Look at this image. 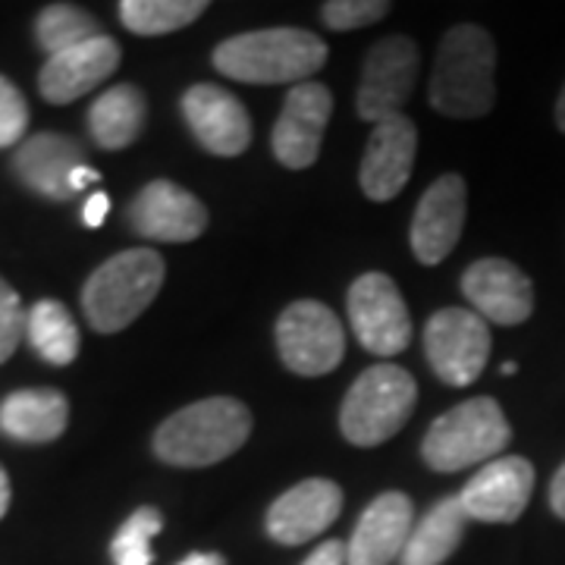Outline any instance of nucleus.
<instances>
[{"label":"nucleus","instance_id":"f257e3e1","mask_svg":"<svg viewBox=\"0 0 565 565\" xmlns=\"http://www.w3.org/2000/svg\"><path fill=\"white\" fill-rule=\"evenodd\" d=\"M497 102V44L481 25H456L440 41L427 104L456 120H478Z\"/></svg>","mask_w":565,"mask_h":565},{"label":"nucleus","instance_id":"f03ea898","mask_svg":"<svg viewBox=\"0 0 565 565\" xmlns=\"http://www.w3.org/2000/svg\"><path fill=\"white\" fill-rule=\"evenodd\" d=\"M327 63V44L305 29L243 32L214 47V66L248 85H302Z\"/></svg>","mask_w":565,"mask_h":565},{"label":"nucleus","instance_id":"7ed1b4c3","mask_svg":"<svg viewBox=\"0 0 565 565\" xmlns=\"http://www.w3.org/2000/svg\"><path fill=\"white\" fill-rule=\"evenodd\" d=\"M252 412L233 396H211L173 412L154 430V456L177 468H207L243 449Z\"/></svg>","mask_w":565,"mask_h":565},{"label":"nucleus","instance_id":"20e7f679","mask_svg":"<svg viewBox=\"0 0 565 565\" xmlns=\"http://www.w3.org/2000/svg\"><path fill=\"white\" fill-rule=\"evenodd\" d=\"M163 258L154 248H129L104 262L82 289V308L98 333H120L145 315L163 286Z\"/></svg>","mask_w":565,"mask_h":565},{"label":"nucleus","instance_id":"39448f33","mask_svg":"<svg viewBox=\"0 0 565 565\" xmlns=\"http://www.w3.org/2000/svg\"><path fill=\"white\" fill-rule=\"evenodd\" d=\"M512 440V427L503 408L490 396H475L449 408L427 427L422 440V459L434 471H462L471 465L500 459Z\"/></svg>","mask_w":565,"mask_h":565},{"label":"nucleus","instance_id":"423d86ee","mask_svg":"<svg viewBox=\"0 0 565 565\" xmlns=\"http://www.w3.org/2000/svg\"><path fill=\"white\" fill-rule=\"evenodd\" d=\"M418 403V384L399 364L367 367L345 393L340 430L352 446H381L393 440Z\"/></svg>","mask_w":565,"mask_h":565},{"label":"nucleus","instance_id":"0eeeda50","mask_svg":"<svg viewBox=\"0 0 565 565\" xmlns=\"http://www.w3.org/2000/svg\"><path fill=\"white\" fill-rule=\"evenodd\" d=\"M424 355L444 384H475L490 359V327L471 308H440L424 323Z\"/></svg>","mask_w":565,"mask_h":565},{"label":"nucleus","instance_id":"6e6552de","mask_svg":"<svg viewBox=\"0 0 565 565\" xmlns=\"http://www.w3.org/2000/svg\"><path fill=\"white\" fill-rule=\"evenodd\" d=\"M277 352L292 374H330L345 355L343 323L327 305L315 299L292 302L277 321Z\"/></svg>","mask_w":565,"mask_h":565},{"label":"nucleus","instance_id":"1a4fd4ad","mask_svg":"<svg viewBox=\"0 0 565 565\" xmlns=\"http://www.w3.org/2000/svg\"><path fill=\"white\" fill-rule=\"evenodd\" d=\"M349 323L355 340L377 359H393L412 343V318L399 286L381 270H367L349 289Z\"/></svg>","mask_w":565,"mask_h":565},{"label":"nucleus","instance_id":"9d476101","mask_svg":"<svg viewBox=\"0 0 565 565\" xmlns=\"http://www.w3.org/2000/svg\"><path fill=\"white\" fill-rule=\"evenodd\" d=\"M422 54L418 44L405 35L381 39L364 57L362 85H359V117L367 122H384L390 117H399L405 102L412 98V88L418 79Z\"/></svg>","mask_w":565,"mask_h":565},{"label":"nucleus","instance_id":"9b49d317","mask_svg":"<svg viewBox=\"0 0 565 565\" xmlns=\"http://www.w3.org/2000/svg\"><path fill=\"white\" fill-rule=\"evenodd\" d=\"M333 114V95L321 82H302L289 88L280 117L270 132L274 158L289 170H308L321 154L323 132Z\"/></svg>","mask_w":565,"mask_h":565},{"label":"nucleus","instance_id":"f8f14e48","mask_svg":"<svg viewBox=\"0 0 565 565\" xmlns=\"http://www.w3.org/2000/svg\"><path fill=\"white\" fill-rule=\"evenodd\" d=\"M534 493V465L522 456L487 462L459 493L465 515L487 525H512L522 519Z\"/></svg>","mask_w":565,"mask_h":565},{"label":"nucleus","instance_id":"ddd939ff","mask_svg":"<svg viewBox=\"0 0 565 565\" xmlns=\"http://www.w3.org/2000/svg\"><path fill=\"white\" fill-rule=\"evenodd\" d=\"M182 117L204 151L217 158H239L252 145V120L243 102L214 82H199L182 95Z\"/></svg>","mask_w":565,"mask_h":565},{"label":"nucleus","instance_id":"4468645a","mask_svg":"<svg viewBox=\"0 0 565 565\" xmlns=\"http://www.w3.org/2000/svg\"><path fill=\"white\" fill-rule=\"evenodd\" d=\"M468 214V189L459 173H444L424 189L412 217V252L427 267L440 264L459 245Z\"/></svg>","mask_w":565,"mask_h":565},{"label":"nucleus","instance_id":"2eb2a0df","mask_svg":"<svg viewBox=\"0 0 565 565\" xmlns=\"http://www.w3.org/2000/svg\"><path fill=\"white\" fill-rule=\"evenodd\" d=\"M129 226L141 239L192 243L207 230V207L177 182L154 180L129 204Z\"/></svg>","mask_w":565,"mask_h":565},{"label":"nucleus","instance_id":"dca6fc26","mask_svg":"<svg viewBox=\"0 0 565 565\" xmlns=\"http://www.w3.org/2000/svg\"><path fill=\"white\" fill-rule=\"evenodd\" d=\"M462 292L471 311L487 323L515 327L534 311V286L522 267L505 258H481L462 274Z\"/></svg>","mask_w":565,"mask_h":565},{"label":"nucleus","instance_id":"f3484780","mask_svg":"<svg viewBox=\"0 0 565 565\" xmlns=\"http://www.w3.org/2000/svg\"><path fill=\"white\" fill-rule=\"evenodd\" d=\"M343 512V490L327 478H308L267 509V534L270 541L286 546H299L315 541L327 527L333 525Z\"/></svg>","mask_w":565,"mask_h":565},{"label":"nucleus","instance_id":"a211bd4d","mask_svg":"<svg viewBox=\"0 0 565 565\" xmlns=\"http://www.w3.org/2000/svg\"><path fill=\"white\" fill-rule=\"evenodd\" d=\"M418 154V129L408 117H390L377 122L367 148H364L362 170V192L371 202H390L405 189V182L412 177Z\"/></svg>","mask_w":565,"mask_h":565},{"label":"nucleus","instance_id":"6ab92c4d","mask_svg":"<svg viewBox=\"0 0 565 565\" xmlns=\"http://www.w3.org/2000/svg\"><path fill=\"white\" fill-rule=\"evenodd\" d=\"M120 66V44L107 35L85 41L63 54L47 57L41 66L39 88L47 104H73L92 88H98Z\"/></svg>","mask_w":565,"mask_h":565},{"label":"nucleus","instance_id":"aec40b11","mask_svg":"<svg viewBox=\"0 0 565 565\" xmlns=\"http://www.w3.org/2000/svg\"><path fill=\"white\" fill-rule=\"evenodd\" d=\"M412 515L415 509L405 493H381L364 509L345 544V565H390L393 559H403V550L412 537Z\"/></svg>","mask_w":565,"mask_h":565},{"label":"nucleus","instance_id":"412c9836","mask_svg":"<svg viewBox=\"0 0 565 565\" xmlns=\"http://www.w3.org/2000/svg\"><path fill=\"white\" fill-rule=\"evenodd\" d=\"M79 167H85L82 145L61 132H39L22 141L13 154L17 180L51 202H70L76 195L73 177Z\"/></svg>","mask_w":565,"mask_h":565},{"label":"nucleus","instance_id":"4be33fe9","mask_svg":"<svg viewBox=\"0 0 565 565\" xmlns=\"http://www.w3.org/2000/svg\"><path fill=\"white\" fill-rule=\"evenodd\" d=\"M70 424V403L61 390H17L0 403V430L20 444H51Z\"/></svg>","mask_w":565,"mask_h":565},{"label":"nucleus","instance_id":"5701e85b","mask_svg":"<svg viewBox=\"0 0 565 565\" xmlns=\"http://www.w3.org/2000/svg\"><path fill=\"white\" fill-rule=\"evenodd\" d=\"M145 120H148V102L139 85H129V82L107 88L88 110L92 139L98 141L104 151L129 148L141 136Z\"/></svg>","mask_w":565,"mask_h":565},{"label":"nucleus","instance_id":"b1692460","mask_svg":"<svg viewBox=\"0 0 565 565\" xmlns=\"http://www.w3.org/2000/svg\"><path fill=\"white\" fill-rule=\"evenodd\" d=\"M465 515L459 497H446L412 527V537L403 550V565H444L465 534Z\"/></svg>","mask_w":565,"mask_h":565},{"label":"nucleus","instance_id":"393cba45","mask_svg":"<svg viewBox=\"0 0 565 565\" xmlns=\"http://www.w3.org/2000/svg\"><path fill=\"white\" fill-rule=\"evenodd\" d=\"M25 340L39 352L47 364L76 362L79 355V327L73 321V315L66 311V305L57 299H41L29 308L25 315Z\"/></svg>","mask_w":565,"mask_h":565},{"label":"nucleus","instance_id":"a878e982","mask_svg":"<svg viewBox=\"0 0 565 565\" xmlns=\"http://www.w3.org/2000/svg\"><path fill=\"white\" fill-rule=\"evenodd\" d=\"M207 3L202 0H122L120 22L141 39H158L180 32L202 17Z\"/></svg>","mask_w":565,"mask_h":565},{"label":"nucleus","instance_id":"bb28decb","mask_svg":"<svg viewBox=\"0 0 565 565\" xmlns=\"http://www.w3.org/2000/svg\"><path fill=\"white\" fill-rule=\"evenodd\" d=\"M98 22L92 13H85L82 7L73 3H51L44 7L35 20V39L47 51V57L63 54L70 47H79L85 41L98 39Z\"/></svg>","mask_w":565,"mask_h":565},{"label":"nucleus","instance_id":"cd10ccee","mask_svg":"<svg viewBox=\"0 0 565 565\" xmlns=\"http://www.w3.org/2000/svg\"><path fill=\"white\" fill-rule=\"evenodd\" d=\"M163 519L158 509L151 505H141L136 509L122 527L117 531L114 544H110V556L114 565H151L154 563V553H151V541L161 534Z\"/></svg>","mask_w":565,"mask_h":565},{"label":"nucleus","instance_id":"c85d7f7f","mask_svg":"<svg viewBox=\"0 0 565 565\" xmlns=\"http://www.w3.org/2000/svg\"><path fill=\"white\" fill-rule=\"evenodd\" d=\"M390 13V3L384 0H330L321 7L323 25L333 32H352V29H364L374 25Z\"/></svg>","mask_w":565,"mask_h":565},{"label":"nucleus","instance_id":"c756f323","mask_svg":"<svg viewBox=\"0 0 565 565\" xmlns=\"http://www.w3.org/2000/svg\"><path fill=\"white\" fill-rule=\"evenodd\" d=\"M25 129H29V104L13 82L0 76V148H10L17 141L22 145Z\"/></svg>","mask_w":565,"mask_h":565},{"label":"nucleus","instance_id":"7c9ffc66","mask_svg":"<svg viewBox=\"0 0 565 565\" xmlns=\"http://www.w3.org/2000/svg\"><path fill=\"white\" fill-rule=\"evenodd\" d=\"M25 308L10 282L0 277V364L7 362L25 337Z\"/></svg>","mask_w":565,"mask_h":565},{"label":"nucleus","instance_id":"2f4dec72","mask_svg":"<svg viewBox=\"0 0 565 565\" xmlns=\"http://www.w3.org/2000/svg\"><path fill=\"white\" fill-rule=\"evenodd\" d=\"M302 565H345V544L343 541H323Z\"/></svg>","mask_w":565,"mask_h":565},{"label":"nucleus","instance_id":"473e14b6","mask_svg":"<svg viewBox=\"0 0 565 565\" xmlns=\"http://www.w3.org/2000/svg\"><path fill=\"white\" fill-rule=\"evenodd\" d=\"M107 211H110V199H107L104 192H95V195L85 202V207H82V221H85V226L98 230V226L107 221Z\"/></svg>","mask_w":565,"mask_h":565},{"label":"nucleus","instance_id":"72a5a7b5","mask_svg":"<svg viewBox=\"0 0 565 565\" xmlns=\"http://www.w3.org/2000/svg\"><path fill=\"white\" fill-rule=\"evenodd\" d=\"M550 509L565 522V462L559 465V471L550 481Z\"/></svg>","mask_w":565,"mask_h":565},{"label":"nucleus","instance_id":"f704fd0d","mask_svg":"<svg viewBox=\"0 0 565 565\" xmlns=\"http://www.w3.org/2000/svg\"><path fill=\"white\" fill-rule=\"evenodd\" d=\"M88 182H102V173H98V170H92V167L85 163V167H79V170H76V177H73V192L79 195Z\"/></svg>","mask_w":565,"mask_h":565},{"label":"nucleus","instance_id":"c9c22d12","mask_svg":"<svg viewBox=\"0 0 565 565\" xmlns=\"http://www.w3.org/2000/svg\"><path fill=\"white\" fill-rule=\"evenodd\" d=\"M177 565H226V563H223V556H217V553H192V556H185V559Z\"/></svg>","mask_w":565,"mask_h":565},{"label":"nucleus","instance_id":"e433bc0d","mask_svg":"<svg viewBox=\"0 0 565 565\" xmlns=\"http://www.w3.org/2000/svg\"><path fill=\"white\" fill-rule=\"evenodd\" d=\"M7 509H10V478H7V471L0 468V519L7 515Z\"/></svg>","mask_w":565,"mask_h":565},{"label":"nucleus","instance_id":"4c0bfd02","mask_svg":"<svg viewBox=\"0 0 565 565\" xmlns=\"http://www.w3.org/2000/svg\"><path fill=\"white\" fill-rule=\"evenodd\" d=\"M556 126L565 132V88L563 95H559V102H556Z\"/></svg>","mask_w":565,"mask_h":565},{"label":"nucleus","instance_id":"58836bf2","mask_svg":"<svg viewBox=\"0 0 565 565\" xmlns=\"http://www.w3.org/2000/svg\"><path fill=\"white\" fill-rule=\"evenodd\" d=\"M515 371H519V364H515V362H505L503 364V377H512Z\"/></svg>","mask_w":565,"mask_h":565}]
</instances>
